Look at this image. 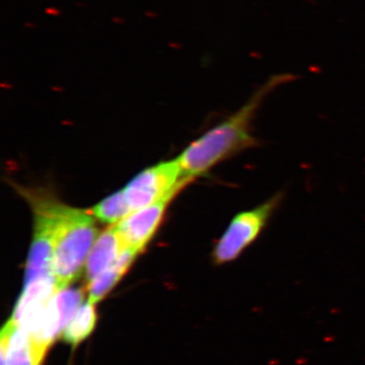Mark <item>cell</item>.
Returning a JSON list of instances; mask_svg holds the SVG:
<instances>
[{
  "label": "cell",
  "mask_w": 365,
  "mask_h": 365,
  "mask_svg": "<svg viewBox=\"0 0 365 365\" xmlns=\"http://www.w3.org/2000/svg\"><path fill=\"white\" fill-rule=\"evenodd\" d=\"M47 349L24 328L8 321L1 332V365H41Z\"/></svg>",
  "instance_id": "obj_7"
},
{
  "label": "cell",
  "mask_w": 365,
  "mask_h": 365,
  "mask_svg": "<svg viewBox=\"0 0 365 365\" xmlns=\"http://www.w3.org/2000/svg\"><path fill=\"white\" fill-rule=\"evenodd\" d=\"M284 197V192L278 191L261 204L235 214L214 245L213 263L224 265L237 260L260 238Z\"/></svg>",
  "instance_id": "obj_3"
},
{
  "label": "cell",
  "mask_w": 365,
  "mask_h": 365,
  "mask_svg": "<svg viewBox=\"0 0 365 365\" xmlns=\"http://www.w3.org/2000/svg\"><path fill=\"white\" fill-rule=\"evenodd\" d=\"M97 320L98 316L94 304L90 301L81 304L75 317L63 332V339L72 347H76L91 334Z\"/></svg>",
  "instance_id": "obj_10"
},
{
  "label": "cell",
  "mask_w": 365,
  "mask_h": 365,
  "mask_svg": "<svg viewBox=\"0 0 365 365\" xmlns=\"http://www.w3.org/2000/svg\"><path fill=\"white\" fill-rule=\"evenodd\" d=\"M297 79L291 73L271 75L241 107L188 146L177 158L184 178L190 181L206 175L220 162L260 145L254 121L267 97L275 89Z\"/></svg>",
  "instance_id": "obj_1"
},
{
  "label": "cell",
  "mask_w": 365,
  "mask_h": 365,
  "mask_svg": "<svg viewBox=\"0 0 365 365\" xmlns=\"http://www.w3.org/2000/svg\"><path fill=\"white\" fill-rule=\"evenodd\" d=\"M132 212L126 199L124 190L110 195L91 209L90 213L99 221L108 224L121 222Z\"/></svg>",
  "instance_id": "obj_11"
},
{
  "label": "cell",
  "mask_w": 365,
  "mask_h": 365,
  "mask_svg": "<svg viewBox=\"0 0 365 365\" xmlns=\"http://www.w3.org/2000/svg\"><path fill=\"white\" fill-rule=\"evenodd\" d=\"M124 248L117 227L112 226L102 232L95 240L85 263L87 282L94 279L117 261Z\"/></svg>",
  "instance_id": "obj_8"
},
{
  "label": "cell",
  "mask_w": 365,
  "mask_h": 365,
  "mask_svg": "<svg viewBox=\"0 0 365 365\" xmlns=\"http://www.w3.org/2000/svg\"><path fill=\"white\" fill-rule=\"evenodd\" d=\"M21 193L31 204L34 213L33 241L25 270V284H28L52 274L56 209L59 201L48 193L25 189H22Z\"/></svg>",
  "instance_id": "obj_4"
},
{
  "label": "cell",
  "mask_w": 365,
  "mask_h": 365,
  "mask_svg": "<svg viewBox=\"0 0 365 365\" xmlns=\"http://www.w3.org/2000/svg\"><path fill=\"white\" fill-rule=\"evenodd\" d=\"M190 182L184 178L177 159L160 162L137 175L124 189L132 212L147 207L168 194L180 192Z\"/></svg>",
  "instance_id": "obj_5"
},
{
  "label": "cell",
  "mask_w": 365,
  "mask_h": 365,
  "mask_svg": "<svg viewBox=\"0 0 365 365\" xmlns=\"http://www.w3.org/2000/svg\"><path fill=\"white\" fill-rule=\"evenodd\" d=\"M94 215L59 202L53 244L52 274L58 287H68L80 275L98 235Z\"/></svg>",
  "instance_id": "obj_2"
},
{
  "label": "cell",
  "mask_w": 365,
  "mask_h": 365,
  "mask_svg": "<svg viewBox=\"0 0 365 365\" xmlns=\"http://www.w3.org/2000/svg\"><path fill=\"white\" fill-rule=\"evenodd\" d=\"M178 192L168 194L159 201L131 212L116 225L124 248L141 253L154 235L167 205Z\"/></svg>",
  "instance_id": "obj_6"
},
{
  "label": "cell",
  "mask_w": 365,
  "mask_h": 365,
  "mask_svg": "<svg viewBox=\"0 0 365 365\" xmlns=\"http://www.w3.org/2000/svg\"><path fill=\"white\" fill-rule=\"evenodd\" d=\"M138 253L131 248H124L117 261L111 267L105 270L91 281L87 282L88 301L91 303L99 302L116 284L121 280L124 274L129 270Z\"/></svg>",
  "instance_id": "obj_9"
}]
</instances>
